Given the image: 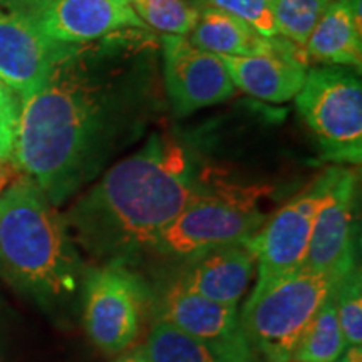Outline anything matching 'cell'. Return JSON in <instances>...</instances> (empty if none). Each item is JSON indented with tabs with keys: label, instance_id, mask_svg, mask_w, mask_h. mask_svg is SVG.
<instances>
[{
	"label": "cell",
	"instance_id": "obj_14",
	"mask_svg": "<svg viewBox=\"0 0 362 362\" xmlns=\"http://www.w3.org/2000/svg\"><path fill=\"white\" fill-rule=\"evenodd\" d=\"M44 34L62 44H88L123 29H149L128 0H47Z\"/></svg>",
	"mask_w": 362,
	"mask_h": 362
},
{
	"label": "cell",
	"instance_id": "obj_25",
	"mask_svg": "<svg viewBox=\"0 0 362 362\" xmlns=\"http://www.w3.org/2000/svg\"><path fill=\"white\" fill-rule=\"evenodd\" d=\"M336 362H362L361 346H346V349Z\"/></svg>",
	"mask_w": 362,
	"mask_h": 362
},
{
	"label": "cell",
	"instance_id": "obj_2",
	"mask_svg": "<svg viewBox=\"0 0 362 362\" xmlns=\"http://www.w3.org/2000/svg\"><path fill=\"white\" fill-rule=\"evenodd\" d=\"M210 178L176 139L151 134L71 206L66 223L74 242L98 264L133 265Z\"/></svg>",
	"mask_w": 362,
	"mask_h": 362
},
{
	"label": "cell",
	"instance_id": "obj_27",
	"mask_svg": "<svg viewBox=\"0 0 362 362\" xmlns=\"http://www.w3.org/2000/svg\"><path fill=\"white\" fill-rule=\"evenodd\" d=\"M6 180H7V176L4 175L2 170H0V192H2V187L6 185Z\"/></svg>",
	"mask_w": 362,
	"mask_h": 362
},
{
	"label": "cell",
	"instance_id": "obj_22",
	"mask_svg": "<svg viewBox=\"0 0 362 362\" xmlns=\"http://www.w3.org/2000/svg\"><path fill=\"white\" fill-rule=\"evenodd\" d=\"M334 298L346 346L362 342V282L359 267H354L334 282Z\"/></svg>",
	"mask_w": 362,
	"mask_h": 362
},
{
	"label": "cell",
	"instance_id": "obj_8",
	"mask_svg": "<svg viewBox=\"0 0 362 362\" xmlns=\"http://www.w3.org/2000/svg\"><path fill=\"white\" fill-rule=\"evenodd\" d=\"M47 0H0V81L24 103L42 88L52 66L69 51L44 34Z\"/></svg>",
	"mask_w": 362,
	"mask_h": 362
},
{
	"label": "cell",
	"instance_id": "obj_23",
	"mask_svg": "<svg viewBox=\"0 0 362 362\" xmlns=\"http://www.w3.org/2000/svg\"><path fill=\"white\" fill-rule=\"evenodd\" d=\"M194 8L211 7L238 17L264 37H279L269 0H192Z\"/></svg>",
	"mask_w": 362,
	"mask_h": 362
},
{
	"label": "cell",
	"instance_id": "obj_26",
	"mask_svg": "<svg viewBox=\"0 0 362 362\" xmlns=\"http://www.w3.org/2000/svg\"><path fill=\"white\" fill-rule=\"evenodd\" d=\"M117 362H148L146 357H144L143 351H136V352H131V354L121 357Z\"/></svg>",
	"mask_w": 362,
	"mask_h": 362
},
{
	"label": "cell",
	"instance_id": "obj_21",
	"mask_svg": "<svg viewBox=\"0 0 362 362\" xmlns=\"http://www.w3.org/2000/svg\"><path fill=\"white\" fill-rule=\"evenodd\" d=\"M128 4L149 29L163 34H189L198 13L187 0H128Z\"/></svg>",
	"mask_w": 362,
	"mask_h": 362
},
{
	"label": "cell",
	"instance_id": "obj_24",
	"mask_svg": "<svg viewBox=\"0 0 362 362\" xmlns=\"http://www.w3.org/2000/svg\"><path fill=\"white\" fill-rule=\"evenodd\" d=\"M21 107V98L0 81V165L12 160Z\"/></svg>",
	"mask_w": 362,
	"mask_h": 362
},
{
	"label": "cell",
	"instance_id": "obj_9",
	"mask_svg": "<svg viewBox=\"0 0 362 362\" xmlns=\"http://www.w3.org/2000/svg\"><path fill=\"white\" fill-rule=\"evenodd\" d=\"M330 175L332 166L317 176L304 192L285 203L248 240L252 250L255 252L259 269L253 291H260L285 275L302 269L309 248L312 225L327 193Z\"/></svg>",
	"mask_w": 362,
	"mask_h": 362
},
{
	"label": "cell",
	"instance_id": "obj_13",
	"mask_svg": "<svg viewBox=\"0 0 362 362\" xmlns=\"http://www.w3.org/2000/svg\"><path fill=\"white\" fill-rule=\"evenodd\" d=\"M255 265V252L245 242L170 265L171 272L163 279L208 300L238 305L240 298L245 296Z\"/></svg>",
	"mask_w": 362,
	"mask_h": 362
},
{
	"label": "cell",
	"instance_id": "obj_6",
	"mask_svg": "<svg viewBox=\"0 0 362 362\" xmlns=\"http://www.w3.org/2000/svg\"><path fill=\"white\" fill-rule=\"evenodd\" d=\"M324 160L359 165L362 160V84L352 67L319 66L307 71L296 96Z\"/></svg>",
	"mask_w": 362,
	"mask_h": 362
},
{
	"label": "cell",
	"instance_id": "obj_12",
	"mask_svg": "<svg viewBox=\"0 0 362 362\" xmlns=\"http://www.w3.org/2000/svg\"><path fill=\"white\" fill-rule=\"evenodd\" d=\"M160 47L166 94L176 116H188L233 96L235 84L216 54L173 34H163Z\"/></svg>",
	"mask_w": 362,
	"mask_h": 362
},
{
	"label": "cell",
	"instance_id": "obj_10",
	"mask_svg": "<svg viewBox=\"0 0 362 362\" xmlns=\"http://www.w3.org/2000/svg\"><path fill=\"white\" fill-rule=\"evenodd\" d=\"M151 312L155 320L168 322L200 341L220 362H253L237 305L208 300L187 292L170 280H161L153 292Z\"/></svg>",
	"mask_w": 362,
	"mask_h": 362
},
{
	"label": "cell",
	"instance_id": "obj_7",
	"mask_svg": "<svg viewBox=\"0 0 362 362\" xmlns=\"http://www.w3.org/2000/svg\"><path fill=\"white\" fill-rule=\"evenodd\" d=\"M153 292L131 265L119 262L86 269L81 314L90 341L106 354L128 349L138 337Z\"/></svg>",
	"mask_w": 362,
	"mask_h": 362
},
{
	"label": "cell",
	"instance_id": "obj_20",
	"mask_svg": "<svg viewBox=\"0 0 362 362\" xmlns=\"http://www.w3.org/2000/svg\"><path fill=\"white\" fill-rule=\"evenodd\" d=\"M329 2L330 0H269L280 37L304 51Z\"/></svg>",
	"mask_w": 362,
	"mask_h": 362
},
{
	"label": "cell",
	"instance_id": "obj_3",
	"mask_svg": "<svg viewBox=\"0 0 362 362\" xmlns=\"http://www.w3.org/2000/svg\"><path fill=\"white\" fill-rule=\"evenodd\" d=\"M88 267L66 218L29 176L0 194V279L49 312L76 304Z\"/></svg>",
	"mask_w": 362,
	"mask_h": 362
},
{
	"label": "cell",
	"instance_id": "obj_18",
	"mask_svg": "<svg viewBox=\"0 0 362 362\" xmlns=\"http://www.w3.org/2000/svg\"><path fill=\"white\" fill-rule=\"evenodd\" d=\"M346 349L334 298V285L298 341L292 362H336Z\"/></svg>",
	"mask_w": 362,
	"mask_h": 362
},
{
	"label": "cell",
	"instance_id": "obj_19",
	"mask_svg": "<svg viewBox=\"0 0 362 362\" xmlns=\"http://www.w3.org/2000/svg\"><path fill=\"white\" fill-rule=\"evenodd\" d=\"M143 354L148 362H220L205 344L161 320L149 330Z\"/></svg>",
	"mask_w": 362,
	"mask_h": 362
},
{
	"label": "cell",
	"instance_id": "obj_15",
	"mask_svg": "<svg viewBox=\"0 0 362 362\" xmlns=\"http://www.w3.org/2000/svg\"><path fill=\"white\" fill-rule=\"evenodd\" d=\"M218 57L235 88L270 103L296 98L307 76L304 54L293 44L272 52Z\"/></svg>",
	"mask_w": 362,
	"mask_h": 362
},
{
	"label": "cell",
	"instance_id": "obj_4",
	"mask_svg": "<svg viewBox=\"0 0 362 362\" xmlns=\"http://www.w3.org/2000/svg\"><path fill=\"white\" fill-rule=\"evenodd\" d=\"M267 187H243L211 176L205 188L163 230L148 255L166 267L250 240L267 221Z\"/></svg>",
	"mask_w": 362,
	"mask_h": 362
},
{
	"label": "cell",
	"instance_id": "obj_17",
	"mask_svg": "<svg viewBox=\"0 0 362 362\" xmlns=\"http://www.w3.org/2000/svg\"><path fill=\"white\" fill-rule=\"evenodd\" d=\"M189 42L216 56H252L277 51L292 44L280 35L264 37L238 17L211 7L198 8Z\"/></svg>",
	"mask_w": 362,
	"mask_h": 362
},
{
	"label": "cell",
	"instance_id": "obj_5",
	"mask_svg": "<svg viewBox=\"0 0 362 362\" xmlns=\"http://www.w3.org/2000/svg\"><path fill=\"white\" fill-rule=\"evenodd\" d=\"M334 280L302 267L252 291L240 315L252 354L264 362H292L307 325L329 296Z\"/></svg>",
	"mask_w": 362,
	"mask_h": 362
},
{
	"label": "cell",
	"instance_id": "obj_1",
	"mask_svg": "<svg viewBox=\"0 0 362 362\" xmlns=\"http://www.w3.org/2000/svg\"><path fill=\"white\" fill-rule=\"evenodd\" d=\"M153 29L72 44L22 103L12 160L54 206L134 141L160 106Z\"/></svg>",
	"mask_w": 362,
	"mask_h": 362
},
{
	"label": "cell",
	"instance_id": "obj_11",
	"mask_svg": "<svg viewBox=\"0 0 362 362\" xmlns=\"http://www.w3.org/2000/svg\"><path fill=\"white\" fill-rule=\"evenodd\" d=\"M357 176L351 168L332 166L330 183L312 225L304 269L334 282L357 265Z\"/></svg>",
	"mask_w": 362,
	"mask_h": 362
},
{
	"label": "cell",
	"instance_id": "obj_16",
	"mask_svg": "<svg viewBox=\"0 0 362 362\" xmlns=\"http://www.w3.org/2000/svg\"><path fill=\"white\" fill-rule=\"evenodd\" d=\"M305 62L361 69V0H330L304 47Z\"/></svg>",
	"mask_w": 362,
	"mask_h": 362
}]
</instances>
